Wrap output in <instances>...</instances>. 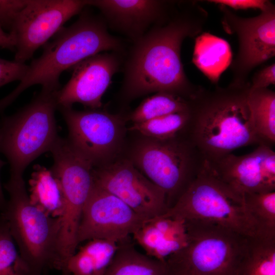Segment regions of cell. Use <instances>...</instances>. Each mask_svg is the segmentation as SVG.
Returning a JSON list of instances; mask_svg holds the SVG:
<instances>
[{
    "label": "cell",
    "instance_id": "6da1fadb",
    "mask_svg": "<svg viewBox=\"0 0 275 275\" xmlns=\"http://www.w3.org/2000/svg\"><path fill=\"white\" fill-rule=\"evenodd\" d=\"M207 19V12L196 1H178L164 21L133 42L123 63L120 101L126 104L161 92L191 99L201 86L185 74L182 45L202 32Z\"/></svg>",
    "mask_w": 275,
    "mask_h": 275
},
{
    "label": "cell",
    "instance_id": "7a4b0ae2",
    "mask_svg": "<svg viewBox=\"0 0 275 275\" xmlns=\"http://www.w3.org/2000/svg\"><path fill=\"white\" fill-rule=\"evenodd\" d=\"M250 82L212 89L200 87L189 99L185 133L212 162L245 146L263 144L255 131L248 102Z\"/></svg>",
    "mask_w": 275,
    "mask_h": 275
},
{
    "label": "cell",
    "instance_id": "3957f363",
    "mask_svg": "<svg viewBox=\"0 0 275 275\" xmlns=\"http://www.w3.org/2000/svg\"><path fill=\"white\" fill-rule=\"evenodd\" d=\"M123 49L122 41L109 33L101 15L84 9L73 24L63 27L51 42L44 45L42 54L28 65L18 85L0 99V114L29 87L40 85L43 89L59 90V78L65 70L95 54L122 52Z\"/></svg>",
    "mask_w": 275,
    "mask_h": 275
},
{
    "label": "cell",
    "instance_id": "277c9868",
    "mask_svg": "<svg viewBox=\"0 0 275 275\" xmlns=\"http://www.w3.org/2000/svg\"><path fill=\"white\" fill-rule=\"evenodd\" d=\"M123 155L164 192L168 209L196 178L205 158L185 133L166 140L138 133Z\"/></svg>",
    "mask_w": 275,
    "mask_h": 275
},
{
    "label": "cell",
    "instance_id": "5b68a950",
    "mask_svg": "<svg viewBox=\"0 0 275 275\" xmlns=\"http://www.w3.org/2000/svg\"><path fill=\"white\" fill-rule=\"evenodd\" d=\"M59 90L42 88L17 112L0 117V153L9 164L10 176H23L27 167L50 151L58 138L55 112Z\"/></svg>",
    "mask_w": 275,
    "mask_h": 275
},
{
    "label": "cell",
    "instance_id": "8992f818",
    "mask_svg": "<svg viewBox=\"0 0 275 275\" xmlns=\"http://www.w3.org/2000/svg\"><path fill=\"white\" fill-rule=\"evenodd\" d=\"M1 215L6 221L23 258L35 275L57 268L60 219L51 217L30 201L22 176H10Z\"/></svg>",
    "mask_w": 275,
    "mask_h": 275
},
{
    "label": "cell",
    "instance_id": "52a82bcc",
    "mask_svg": "<svg viewBox=\"0 0 275 275\" xmlns=\"http://www.w3.org/2000/svg\"><path fill=\"white\" fill-rule=\"evenodd\" d=\"M186 245L167 261L177 275H235L247 237L215 223L184 221Z\"/></svg>",
    "mask_w": 275,
    "mask_h": 275
},
{
    "label": "cell",
    "instance_id": "ba28073f",
    "mask_svg": "<svg viewBox=\"0 0 275 275\" xmlns=\"http://www.w3.org/2000/svg\"><path fill=\"white\" fill-rule=\"evenodd\" d=\"M161 216L215 223L247 237L258 236L244 209L243 196L224 183L206 160L196 178Z\"/></svg>",
    "mask_w": 275,
    "mask_h": 275
},
{
    "label": "cell",
    "instance_id": "9c48e42d",
    "mask_svg": "<svg viewBox=\"0 0 275 275\" xmlns=\"http://www.w3.org/2000/svg\"><path fill=\"white\" fill-rule=\"evenodd\" d=\"M49 152L53 160L50 170L59 181L63 193L57 251L59 259L65 262L76 252L78 245V229L94 184V168L67 138L59 136Z\"/></svg>",
    "mask_w": 275,
    "mask_h": 275
},
{
    "label": "cell",
    "instance_id": "30bf717a",
    "mask_svg": "<svg viewBox=\"0 0 275 275\" xmlns=\"http://www.w3.org/2000/svg\"><path fill=\"white\" fill-rule=\"evenodd\" d=\"M58 109L67 125L68 142L94 168L105 166L123 155L127 144V115L109 113L105 107Z\"/></svg>",
    "mask_w": 275,
    "mask_h": 275
},
{
    "label": "cell",
    "instance_id": "8fae6325",
    "mask_svg": "<svg viewBox=\"0 0 275 275\" xmlns=\"http://www.w3.org/2000/svg\"><path fill=\"white\" fill-rule=\"evenodd\" d=\"M219 6L224 29L235 34L238 41V52L230 64L231 81L248 82L255 67L275 56V7L254 17H244Z\"/></svg>",
    "mask_w": 275,
    "mask_h": 275
},
{
    "label": "cell",
    "instance_id": "7c38bea8",
    "mask_svg": "<svg viewBox=\"0 0 275 275\" xmlns=\"http://www.w3.org/2000/svg\"><path fill=\"white\" fill-rule=\"evenodd\" d=\"M86 6L87 0H28L9 32L15 40L14 60L25 63Z\"/></svg>",
    "mask_w": 275,
    "mask_h": 275
},
{
    "label": "cell",
    "instance_id": "4fadbf2b",
    "mask_svg": "<svg viewBox=\"0 0 275 275\" xmlns=\"http://www.w3.org/2000/svg\"><path fill=\"white\" fill-rule=\"evenodd\" d=\"M93 178L96 184L146 219L161 216L168 209L163 190L124 155L105 166L93 168Z\"/></svg>",
    "mask_w": 275,
    "mask_h": 275
},
{
    "label": "cell",
    "instance_id": "5bb4252c",
    "mask_svg": "<svg viewBox=\"0 0 275 275\" xmlns=\"http://www.w3.org/2000/svg\"><path fill=\"white\" fill-rule=\"evenodd\" d=\"M147 219L94 182L82 211L78 243L93 239L120 242L129 238Z\"/></svg>",
    "mask_w": 275,
    "mask_h": 275
},
{
    "label": "cell",
    "instance_id": "9a60e30c",
    "mask_svg": "<svg viewBox=\"0 0 275 275\" xmlns=\"http://www.w3.org/2000/svg\"><path fill=\"white\" fill-rule=\"evenodd\" d=\"M121 53H99L72 67L71 78L58 91V107H72L79 103L88 109L102 108L103 95L123 64Z\"/></svg>",
    "mask_w": 275,
    "mask_h": 275
},
{
    "label": "cell",
    "instance_id": "2e32d148",
    "mask_svg": "<svg viewBox=\"0 0 275 275\" xmlns=\"http://www.w3.org/2000/svg\"><path fill=\"white\" fill-rule=\"evenodd\" d=\"M209 163L217 177L241 196L275 191V153L267 145H258L245 155L230 153Z\"/></svg>",
    "mask_w": 275,
    "mask_h": 275
},
{
    "label": "cell",
    "instance_id": "e0dca14e",
    "mask_svg": "<svg viewBox=\"0 0 275 275\" xmlns=\"http://www.w3.org/2000/svg\"><path fill=\"white\" fill-rule=\"evenodd\" d=\"M178 1L163 0H87L97 8L107 28L133 42L164 21Z\"/></svg>",
    "mask_w": 275,
    "mask_h": 275
},
{
    "label": "cell",
    "instance_id": "ac0fdd59",
    "mask_svg": "<svg viewBox=\"0 0 275 275\" xmlns=\"http://www.w3.org/2000/svg\"><path fill=\"white\" fill-rule=\"evenodd\" d=\"M132 235L147 255L161 261L182 249L187 241L184 220L162 216L146 220Z\"/></svg>",
    "mask_w": 275,
    "mask_h": 275
},
{
    "label": "cell",
    "instance_id": "d6986e66",
    "mask_svg": "<svg viewBox=\"0 0 275 275\" xmlns=\"http://www.w3.org/2000/svg\"><path fill=\"white\" fill-rule=\"evenodd\" d=\"M103 275H177L167 261L138 251L129 238L118 242L117 251Z\"/></svg>",
    "mask_w": 275,
    "mask_h": 275
},
{
    "label": "cell",
    "instance_id": "ffe728a7",
    "mask_svg": "<svg viewBox=\"0 0 275 275\" xmlns=\"http://www.w3.org/2000/svg\"><path fill=\"white\" fill-rule=\"evenodd\" d=\"M118 248V243L93 239L79 248L67 260L63 275H103Z\"/></svg>",
    "mask_w": 275,
    "mask_h": 275
},
{
    "label": "cell",
    "instance_id": "44dd1931",
    "mask_svg": "<svg viewBox=\"0 0 275 275\" xmlns=\"http://www.w3.org/2000/svg\"><path fill=\"white\" fill-rule=\"evenodd\" d=\"M29 184L31 202L48 216L60 218L64 208L63 193L50 169L35 165Z\"/></svg>",
    "mask_w": 275,
    "mask_h": 275
},
{
    "label": "cell",
    "instance_id": "7402d4cb",
    "mask_svg": "<svg viewBox=\"0 0 275 275\" xmlns=\"http://www.w3.org/2000/svg\"><path fill=\"white\" fill-rule=\"evenodd\" d=\"M248 102L256 133L263 144L275 143V92L267 88L251 89Z\"/></svg>",
    "mask_w": 275,
    "mask_h": 275
},
{
    "label": "cell",
    "instance_id": "603a6c76",
    "mask_svg": "<svg viewBox=\"0 0 275 275\" xmlns=\"http://www.w3.org/2000/svg\"><path fill=\"white\" fill-rule=\"evenodd\" d=\"M235 275H275V238L250 237Z\"/></svg>",
    "mask_w": 275,
    "mask_h": 275
},
{
    "label": "cell",
    "instance_id": "cb8c5ba5",
    "mask_svg": "<svg viewBox=\"0 0 275 275\" xmlns=\"http://www.w3.org/2000/svg\"><path fill=\"white\" fill-rule=\"evenodd\" d=\"M243 205L257 228L258 237L275 238V191L245 193Z\"/></svg>",
    "mask_w": 275,
    "mask_h": 275
},
{
    "label": "cell",
    "instance_id": "d4e9b609",
    "mask_svg": "<svg viewBox=\"0 0 275 275\" xmlns=\"http://www.w3.org/2000/svg\"><path fill=\"white\" fill-rule=\"evenodd\" d=\"M189 99L168 92H157L144 99L130 113L127 121L134 123L146 122L168 114L187 109Z\"/></svg>",
    "mask_w": 275,
    "mask_h": 275
},
{
    "label": "cell",
    "instance_id": "484cf974",
    "mask_svg": "<svg viewBox=\"0 0 275 275\" xmlns=\"http://www.w3.org/2000/svg\"><path fill=\"white\" fill-rule=\"evenodd\" d=\"M189 120L188 107L184 111L132 124L128 128V131L154 139L166 140L185 133Z\"/></svg>",
    "mask_w": 275,
    "mask_h": 275
},
{
    "label": "cell",
    "instance_id": "4316f807",
    "mask_svg": "<svg viewBox=\"0 0 275 275\" xmlns=\"http://www.w3.org/2000/svg\"><path fill=\"white\" fill-rule=\"evenodd\" d=\"M0 275H35L21 256L6 221L1 215Z\"/></svg>",
    "mask_w": 275,
    "mask_h": 275
},
{
    "label": "cell",
    "instance_id": "83f0119b",
    "mask_svg": "<svg viewBox=\"0 0 275 275\" xmlns=\"http://www.w3.org/2000/svg\"><path fill=\"white\" fill-rule=\"evenodd\" d=\"M28 2V0H0V25L2 28L11 31Z\"/></svg>",
    "mask_w": 275,
    "mask_h": 275
},
{
    "label": "cell",
    "instance_id": "f1b7e54d",
    "mask_svg": "<svg viewBox=\"0 0 275 275\" xmlns=\"http://www.w3.org/2000/svg\"><path fill=\"white\" fill-rule=\"evenodd\" d=\"M28 65L0 58V88L16 80H21L28 70Z\"/></svg>",
    "mask_w": 275,
    "mask_h": 275
},
{
    "label": "cell",
    "instance_id": "f546056e",
    "mask_svg": "<svg viewBox=\"0 0 275 275\" xmlns=\"http://www.w3.org/2000/svg\"><path fill=\"white\" fill-rule=\"evenodd\" d=\"M207 2L235 10L255 9L264 12L275 7L272 2L266 0H210Z\"/></svg>",
    "mask_w": 275,
    "mask_h": 275
},
{
    "label": "cell",
    "instance_id": "4dcf8cb0",
    "mask_svg": "<svg viewBox=\"0 0 275 275\" xmlns=\"http://www.w3.org/2000/svg\"><path fill=\"white\" fill-rule=\"evenodd\" d=\"M275 85V64L268 65L255 72L250 82V89L267 88Z\"/></svg>",
    "mask_w": 275,
    "mask_h": 275
},
{
    "label": "cell",
    "instance_id": "1f68e13d",
    "mask_svg": "<svg viewBox=\"0 0 275 275\" xmlns=\"http://www.w3.org/2000/svg\"><path fill=\"white\" fill-rule=\"evenodd\" d=\"M0 47L10 50H15V40L10 33H6L0 25Z\"/></svg>",
    "mask_w": 275,
    "mask_h": 275
},
{
    "label": "cell",
    "instance_id": "d6a6232c",
    "mask_svg": "<svg viewBox=\"0 0 275 275\" xmlns=\"http://www.w3.org/2000/svg\"><path fill=\"white\" fill-rule=\"evenodd\" d=\"M7 163V162L2 160L0 158V212L2 211L6 204L7 200H6L2 184V182L1 180V170L5 165Z\"/></svg>",
    "mask_w": 275,
    "mask_h": 275
},
{
    "label": "cell",
    "instance_id": "836d02e7",
    "mask_svg": "<svg viewBox=\"0 0 275 275\" xmlns=\"http://www.w3.org/2000/svg\"><path fill=\"white\" fill-rule=\"evenodd\" d=\"M179 275H188V274H179Z\"/></svg>",
    "mask_w": 275,
    "mask_h": 275
},
{
    "label": "cell",
    "instance_id": "e575fe53",
    "mask_svg": "<svg viewBox=\"0 0 275 275\" xmlns=\"http://www.w3.org/2000/svg\"><path fill=\"white\" fill-rule=\"evenodd\" d=\"M42 275H47V274H46V273H44V274H43Z\"/></svg>",
    "mask_w": 275,
    "mask_h": 275
}]
</instances>
